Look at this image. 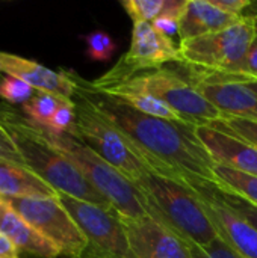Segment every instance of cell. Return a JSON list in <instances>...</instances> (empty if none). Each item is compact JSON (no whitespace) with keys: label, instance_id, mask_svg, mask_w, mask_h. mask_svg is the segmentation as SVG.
<instances>
[{"label":"cell","instance_id":"cell-25","mask_svg":"<svg viewBox=\"0 0 257 258\" xmlns=\"http://www.w3.org/2000/svg\"><path fill=\"white\" fill-rule=\"evenodd\" d=\"M215 192L224 204H227L232 210H235L239 216H242L257 231V206L248 203L247 200H244L242 197H239L233 192H229V190L217 186V184H215Z\"/></svg>","mask_w":257,"mask_h":258},{"label":"cell","instance_id":"cell-17","mask_svg":"<svg viewBox=\"0 0 257 258\" xmlns=\"http://www.w3.org/2000/svg\"><path fill=\"white\" fill-rule=\"evenodd\" d=\"M241 17L224 12L211 0H186L179 18L180 41L198 38L230 27Z\"/></svg>","mask_w":257,"mask_h":258},{"label":"cell","instance_id":"cell-29","mask_svg":"<svg viewBox=\"0 0 257 258\" xmlns=\"http://www.w3.org/2000/svg\"><path fill=\"white\" fill-rule=\"evenodd\" d=\"M0 160H6V162L15 163V165H23V166H26L24 159L21 157V154H20V151L17 150L14 141L11 139V136H9L8 132L3 128L2 124H0Z\"/></svg>","mask_w":257,"mask_h":258},{"label":"cell","instance_id":"cell-14","mask_svg":"<svg viewBox=\"0 0 257 258\" xmlns=\"http://www.w3.org/2000/svg\"><path fill=\"white\" fill-rule=\"evenodd\" d=\"M0 74L15 77L38 92L53 94L65 100H73L77 89L73 70L56 71L8 51H0Z\"/></svg>","mask_w":257,"mask_h":258},{"label":"cell","instance_id":"cell-15","mask_svg":"<svg viewBox=\"0 0 257 258\" xmlns=\"http://www.w3.org/2000/svg\"><path fill=\"white\" fill-rule=\"evenodd\" d=\"M195 135L215 163L257 177V147L209 124L195 125Z\"/></svg>","mask_w":257,"mask_h":258},{"label":"cell","instance_id":"cell-20","mask_svg":"<svg viewBox=\"0 0 257 258\" xmlns=\"http://www.w3.org/2000/svg\"><path fill=\"white\" fill-rule=\"evenodd\" d=\"M214 184L233 192L248 203L257 206V177L235 171L232 168L215 163L214 166Z\"/></svg>","mask_w":257,"mask_h":258},{"label":"cell","instance_id":"cell-13","mask_svg":"<svg viewBox=\"0 0 257 258\" xmlns=\"http://www.w3.org/2000/svg\"><path fill=\"white\" fill-rule=\"evenodd\" d=\"M191 82L224 116L257 122V95L242 82H233L200 71H192Z\"/></svg>","mask_w":257,"mask_h":258},{"label":"cell","instance_id":"cell-2","mask_svg":"<svg viewBox=\"0 0 257 258\" xmlns=\"http://www.w3.org/2000/svg\"><path fill=\"white\" fill-rule=\"evenodd\" d=\"M0 124L14 141L26 166L58 194L112 209L77 166L48 141L45 130L33 124L23 112L11 104L0 103Z\"/></svg>","mask_w":257,"mask_h":258},{"label":"cell","instance_id":"cell-16","mask_svg":"<svg viewBox=\"0 0 257 258\" xmlns=\"http://www.w3.org/2000/svg\"><path fill=\"white\" fill-rule=\"evenodd\" d=\"M0 231L18 248L29 255L38 258H59L61 249L24 221L12 207L0 200Z\"/></svg>","mask_w":257,"mask_h":258},{"label":"cell","instance_id":"cell-27","mask_svg":"<svg viewBox=\"0 0 257 258\" xmlns=\"http://www.w3.org/2000/svg\"><path fill=\"white\" fill-rule=\"evenodd\" d=\"M76 122V103L74 100L70 103H64L53 115L47 125V132L55 135H70Z\"/></svg>","mask_w":257,"mask_h":258},{"label":"cell","instance_id":"cell-31","mask_svg":"<svg viewBox=\"0 0 257 258\" xmlns=\"http://www.w3.org/2000/svg\"><path fill=\"white\" fill-rule=\"evenodd\" d=\"M153 27L162 33L167 38H173L176 33H179V20L170 15H159L151 21Z\"/></svg>","mask_w":257,"mask_h":258},{"label":"cell","instance_id":"cell-11","mask_svg":"<svg viewBox=\"0 0 257 258\" xmlns=\"http://www.w3.org/2000/svg\"><path fill=\"white\" fill-rule=\"evenodd\" d=\"M185 184L200 198L218 236L244 258H257V231L220 200L215 184L201 180H188Z\"/></svg>","mask_w":257,"mask_h":258},{"label":"cell","instance_id":"cell-34","mask_svg":"<svg viewBox=\"0 0 257 258\" xmlns=\"http://www.w3.org/2000/svg\"><path fill=\"white\" fill-rule=\"evenodd\" d=\"M208 74H212V76H217L221 79H229L233 82H242L248 89H251L257 95V79L254 77H236V76H227V74H220V73H208Z\"/></svg>","mask_w":257,"mask_h":258},{"label":"cell","instance_id":"cell-19","mask_svg":"<svg viewBox=\"0 0 257 258\" xmlns=\"http://www.w3.org/2000/svg\"><path fill=\"white\" fill-rule=\"evenodd\" d=\"M95 91L112 95L115 98H120L124 103H127L129 106H132L133 109H136V110H139V112H142L145 115L156 116V118H164V119H170V121H182V118L173 109H170L165 103L155 98L153 95H150L144 89L135 86L129 80L121 82V83L114 85V86L103 88V89H95Z\"/></svg>","mask_w":257,"mask_h":258},{"label":"cell","instance_id":"cell-32","mask_svg":"<svg viewBox=\"0 0 257 258\" xmlns=\"http://www.w3.org/2000/svg\"><path fill=\"white\" fill-rule=\"evenodd\" d=\"M217 8L223 9L227 14L242 17L244 11H247L251 6V0H211Z\"/></svg>","mask_w":257,"mask_h":258},{"label":"cell","instance_id":"cell-4","mask_svg":"<svg viewBox=\"0 0 257 258\" xmlns=\"http://www.w3.org/2000/svg\"><path fill=\"white\" fill-rule=\"evenodd\" d=\"M45 133L48 141L77 166L89 184L120 216L130 219L151 216L141 189L118 169L97 156L89 147L67 133L55 135L47 130Z\"/></svg>","mask_w":257,"mask_h":258},{"label":"cell","instance_id":"cell-7","mask_svg":"<svg viewBox=\"0 0 257 258\" xmlns=\"http://www.w3.org/2000/svg\"><path fill=\"white\" fill-rule=\"evenodd\" d=\"M58 198L88 240V249L82 258H136L129 246L120 215L114 209L64 194Z\"/></svg>","mask_w":257,"mask_h":258},{"label":"cell","instance_id":"cell-8","mask_svg":"<svg viewBox=\"0 0 257 258\" xmlns=\"http://www.w3.org/2000/svg\"><path fill=\"white\" fill-rule=\"evenodd\" d=\"M129 82L165 103L186 124L204 125L227 118L197 91L191 80L171 70L159 68L141 73L129 79Z\"/></svg>","mask_w":257,"mask_h":258},{"label":"cell","instance_id":"cell-35","mask_svg":"<svg viewBox=\"0 0 257 258\" xmlns=\"http://www.w3.org/2000/svg\"><path fill=\"white\" fill-rule=\"evenodd\" d=\"M2 79H3V77H2V74H0V82H2Z\"/></svg>","mask_w":257,"mask_h":258},{"label":"cell","instance_id":"cell-30","mask_svg":"<svg viewBox=\"0 0 257 258\" xmlns=\"http://www.w3.org/2000/svg\"><path fill=\"white\" fill-rule=\"evenodd\" d=\"M221 74V73H220ZM227 76H236V77H257V26L254 39L250 45V50L245 56V59L241 62V65Z\"/></svg>","mask_w":257,"mask_h":258},{"label":"cell","instance_id":"cell-24","mask_svg":"<svg viewBox=\"0 0 257 258\" xmlns=\"http://www.w3.org/2000/svg\"><path fill=\"white\" fill-rule=\"evenodd\" d=\"M35 89H32L27 83L15 79L5 76L0 82V100L9 103V104H24L27 103L35 94Z\"/></svg>","mask_w":257,"mask_h":258},{"label":"cell","instance_id":"cell-23","mask_svg":"<svg viewBox=\"0 0 257 258\" xmlns=\"http://www.w3.org/2000/svg\"><path fill=\"white\" fill-rule=\"evenodd\" d=\"M167 0H124L121 2L123 9L135 23H151L155 18L162 15Z\"/></svg>","mask_w":257,"mask_h":258},{"label":"cell","instance_id":"cell-26","mask_svg":"<svg viewBox=\"0 0 257 258\" xmlns=\"http://www.w3.org/2000/svg\"><path fill=\"white\" fill-rule=\"evenodd\" d=\"M221 132L232 133L251 145L257 147V122L247 121V119H239V118H226L223 121H217L214 124H209Z\"/></svg>","mask_w":257,"mask_h":258},{"label":"cell","instance_id":"cell-21","mask_svg":"<svg viewBox=\"0 0 257 258\" xmlns=\"http://www.w3.org/2000/svg\"><path fill=\"white\" fill-rule=\"evenodd\" d=\"M70 101H73V100H65V98H61L53 94L38 92L27 103L23 104V113L38 127L47 128L55 112L64 103H70Z\"/></svg>","mask_w":257,"mask_h":258},{"label":"cell","instance_id":"cell-36","mask_svg":"<svg viewBox=\"0 0 257 258\" xmlns=\"http://www.w3.org/2000/svg\"><path fill=\"white\" fill-rule=\"evenodd\" d=\"M254 79H257V77H254Z\"/></svg>","mask_w":257,"mask_h":258},{"label":"cell","instance_id":"cell-9","mask_svg":"<svg viewBox=\"0 0 257 258\" xmlns=\"http://www.w3.org/2000/svg\"><path fill=\"white\" fill-rule=\"evenodd\" d=\"M179 60V45L171 38L159 33L151 23H135L127 53L106 74L88 83L94 89H103L126 82L142 71H155L165 63Z\"/></svg>","mask_w":257,"mask_h":258},{"label":"cell","instance_id":"cell-18","mask_svg":"<svg viewBox=\"0 0 257 258\" xmlns=\"http://www.w3.org/2000/svg\"><path fill=\"white\" fill-rule=\"evenodd\" d=\"M59 194L27 166L0 160L2 198H56Z\"/></svg>","mask_w":257,"mask_h":258},{"label":"cell","instance_id":"cell-12","mask_svg":"<svg viewBox=\"0 0 257 258\" xmlns=\"http://www.w3.org/2000/svg\"><path fill=\"white\" fill-rule=\"evenodd\" d=\"M120 219L136 258H192L191 245L151 216Z\"/></svg>","mask_w":257,"mask_h":258},{"label":"cell","instance_id":"cell-22","mask_svg":"<svg viewBox=\"0 0 257 258\" xmlns=\"http://www.w3.org/2000/svg\"><path fill=\"white\" fill-rule=\"evenodd\" d=\"M86 45V56L95 62H108L117 51L115 39L105 30H92L82 36Z\"/></svg>","mask_w":257,"mask_h":258},{"label":"cell","instance_id":"cell-33","mask_svg":"<svg viewBox=\"0 0 257 258\" xmlns=\"http://www.w3.org/2000/svg\"><path fill=\"white\" fill-rule=\"evenodd\" d=\"M0 258H21L18 248L0 231Z\"/></svg>","mask_w":257,"mask_h":258},{"label":"cell","instance_id":"cell-10","mask_svg":"<svg viewBox=\"0 0 257 258\" xmlns=\"http://www.w3.org/2000/svg\"><path fill=\"white\" fill-rule=\"evenodd\" d=\"M36 231L55 243L62 255L82 258L88 240L59 198H2Z\"/></svg>","mask_w":257,"mask_h":258},{"label":"cell","instance_id":"cell-3","mask_svg":"<svg viewBox=\"0 0 257 258\" xmlns=\"http://www.w3.org/2000/svg\"><path fill=\"white\" fill-rule=\"evenodd\" d=\"M135 184L141 189L151 218L189 245L208 246L220 237L200 198L185 183L150 171Z\"/></svg>","mask_w":257,"mask_h":258},{"label":"cell","instance_id":"cell-5","mask_svg":"<svg viewBox=\"0 0 257 258\" xmlns=\"http://www.w3.org/2000/svg\"><path fill=\"white\" fill-rule=\"evenodd\" d=\"M256 17L242 15L227 29L183 39L179 44V62L192 71L230 74L245 59L256 35Z\"/></svg>","mask_w":257,"mask_h":258},{"label":"cell","instance_id":"cell-1","mask_svg":"<svg viewBox=\"0 0 257 258\" xmlns=\"http://www.w3.org/2000/svg\"><path fill=\"white\" fill-rule=\"evenodd\" d=\"M73 74L76 94L130 142L153 172L182 183L188 180L214 183L215 162L198 141L195 125L145 115L120 98L92 89L76 71Z\"/></svg>","mask_w":257,"mask_h":258},{"label":"cell","instance_id":"cell-6","mask_svg":"<svg viewBox=\"0 0 257 258\" xmlns=\"http://www.w3.org/2000/svg\"><path fill=\"white\" fill-rule=\"evenodd\" d=\"M73 100L76 103V122L70 133L71 136L89 147L97 156L133 183L151 171L130 142L82 95L76 94Z\"/></svg>","mask_w":257,"mask_h":258},{"label":"cell","instance_id":"cell-28","mask_svg":"<svg viewBox=\"0 0 257 258\" xmlns=\"http://www.w3.org/2000/svg\"><path fill=\"white\" fill-rule=\"evenodd\" d=\"M191 251L192 258H244L230 245H227L221 237H218L208 246L191 245Z\"/></svg>","mask_w":257,"mask_h":258}]
</instances>
